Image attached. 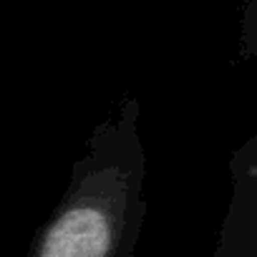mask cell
Returning a JSON list of instances; mask_svg holds the SVG:
<instances>
[{
  "label": "cell",
  "mask_w": 257,
  "mask_h": 257,
  "mask_svg": "<svg viewBox=\"0 0 257 257\" xmlns=\"http://www.w3.org/2000/svg\"><path fill=\"white\" fill-rule=\"evenodd\" d=\"M139 116L132 98L93 128L28 257H137L147 219Z\"/></svg>",
  "instance_id": "cell-1"
}]
</instances>
